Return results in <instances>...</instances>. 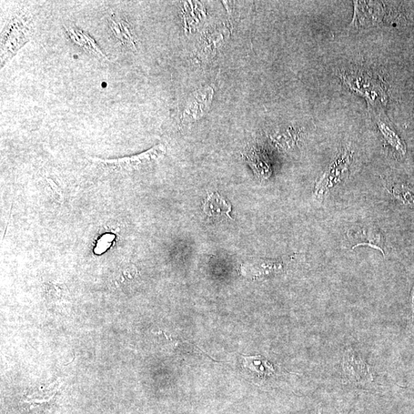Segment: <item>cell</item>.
Instances as JSON below:
<instances>
[{"label":"cell","mask_w":414,"mask_h":414,"mask_svg":"<svg viewBox=\"0 0 414 414\" xmlns=\"http://www.w3.org/2000/svg\"><path fill=\"white\" fill-rule=\"evenodd\" d=\"M338 75L351 92L366 100L368 110L383 109L386 106L388 89L378 76L358 67L338 69Z\"/></svg>","instance_id":"6da1fadb"},{"label":"cell","mask_w":414,"mask_h":414,"mask_svg":"<svg viewBox=\"0 0 414 414\" xmlns=\"http://www.w3.org/2000/svg\"><path fill=\"white\" fill-rule=\"evenodd\" d=\"M166 153V148L157 145L143 154L130 157L115 160L94 159V162L104 166L112 172H133V171L147 168L157 162Z\"/></svg>","instance_id":"7a4b0ae2"},{"label":"cell","mask_w":414,"mask_h":414,"mask_svg":"<svg viewBox=\"0 0 414 414\" xmlns=\"http://www.w3.org/2000/svg\"><path fill=\"white\" fill-rule=\"evenodd\" d=\"M29 19L24 14L16 15L9 24L3 46L2 64L16 53L17 50L29 40Z\"/></svg>","instance_id":"3957f363"},{"label":"cell","mask_w":414,"mask_h":414,"mask_svg":"<svg viewBox=\"0 0 414 414\" xmlns=\"http://www.w3.org/2000/svg\"><path fill=\"white\" fill-rule=\"evenodd\" d=\"M352 155L349 149H346L338 154L318 182L316 186L318 197L324 196L326 191L339 183L348 175Z\"/></svg>","instance_id":"277c9868"},{"label":"cell","mask_w":414,"mask_h":414,"mask_svg":"<svg viewBox=\"0 0 414 414\" xmlns=\"http://www.w3.org/2000/svg\"><path fill=\"white\" fill-rule=\"evenodd\" d=\"M354 15L350 29H361L375 26L382 22L385 7L379 1H354Z\"/></svg>","instance_id":"5b68a950"},{"label":"cell","mask_w":414,"mask_h":414,"mask_svg":"<svg viewBox=\"0 0 414 414\" xmlns=\"http://www.w3.org/2000/svg\"><path fill=\"white\" fill-rule=\"evenodd\" d=\"M369 113L375 119L383 140L385 141L386 145L392 150L393 155L399 157H405L408 150L405 141L399 135L385 114V110L383 109L369 110Z\"/></svg>","instance_id":"8992f818"},{"label":"cell","mask_w":414,"mask_h":414,"mask_svg":"<svg viewBox=\"0 0 414 414\" xmlns=\"http://www.w3.org/2000/svg\"><path fill=\"white\" fill-rule=\"evenodd\" d=\"M344 378L348 382L366 383L373 381V372L367 363L354 351H348L343 362Z\"/></svg>","instance_id":"52a82bcc"},{"label":"cell","mask_w":414,"mask_h":414,"mask_svg":"<svg viewBox=\"0 0 414 414\" xmlns=\"http://www.w3.org/2000/svg\"><path fill=\"white\" fill-rule=\"evenodd\" d=\"M204 213L209 218L215 219L227 217L234 219L231 217L232 206L229 202L218 193L208 194L203 203Z\"/></svg>","instance_id":"ba28073f"},{"label":"cell","mask_w":414,"mask_h":414,"mask_svg":"<svg viewBox=\"0 0 414 414\" xmlns=\"http://www.w3.org/2000/svg\"><path fill=\"white\" fill-rule=\"evenodd\" d=\"M242 366L251 376L260 380H266L275 373V368L264 357L261 356H242Z\"/></svg>","instance_id":"9c48e42d"},{"label":"cell","mask_w":414,"mask_h":414,"mask_svg":"<svg viewBox=\"0 0 414 414\" xmlns=\"http://www.w3.org/2000/svg\"><path fill=\"white\" fill-rule=\"evenodd\" d=\"M110 27L121 44L130 49H137L136 36L126 20L113 15L110 19Z\"/></svg>","instance_id":"30bf717a"},{"label":"cell","mask_w":414,"mask_h":414,"mask_svg":"<svg viewBox=\"0 0 414 414\" xmlns=\"http://www.w3.org/2000/svg\"><path fill=\"white\" fill-rule=\"evenodd\" d=\"M255 175L262 180L270 177L271 168L267 156L258 149H251L245 155Z\"/></svg>","instance_id":"8fae6325"},{"label":"cell","mask_w":414,"mask_h":414,"mask_svg":"<svg viewBox=\"0 0 414 414\" xmlns=\"http://www.w3.org/2000/svg\"><path fill=\"white\" fill-rule=\"evenodd\" d=\"M68 33L70 37L73 39L76 44L83 46L89 50L90 52L93 53L100 56H104L102 51L95 43L94 39L88 36L87 34L78 29H69Z\"/></svg>","instance_id":"7c38bea8"},{"label":"cell","mask_w":414,"mask_h":414,"mask_svg":"<svg viewBox=\"0 0 414 414\" xmlns=\"http://www.w3.org/2000/svg\"><path fill=\"white\" fill-rule=\"evenodd\" d=\"M388 189L393 197L402 201L403 204L414 207V187L403 185Z\"/></svg>","instance_id":"4fadbf2b"},{"label":"cell","mask_w":414,"mask_h":414,"mask_svg":"<svg viewBox=\"0 0 414 414\" xmlns=\"http://www.w3.org/2000/svg\"><path fill=\"white\" fill-rule=\"evenodd\" d=\"M365 235L367 237V242L362 246H368L371 248L380 250L383 255L385 256V250H383V247H385V238H383L381 232L373 229L368 230V232L366 231Z\"/></svg>","instance_id":"5bb4252c"},{"label":"cell","mask_w":414,"mask_h":414,"mask_svg":"<svg viewBox=\"0 0 414 414\" xmlns=\"http://www.w3.org/2000/svg\"><path fill=\"white\" fill-rule=\"evenodd\" d=\"M410 304L413 311V318H414V286L412 289L410 294Z\"/></svg>","instance_id":"9a60e30c"},{"label":"cell","mask_w":414,"mask_h":414,"mask_svg":"<svg viewBox=\"0 0 414 414\" xmlns=\"http://www.w3.org/2000/svg\"><path fill=\"white\" fill-rule=\"evenodd\" d=\"M413 123H414V110H413Z\"/></svg>","instance_id":"2e32d148"}]
</instances>
